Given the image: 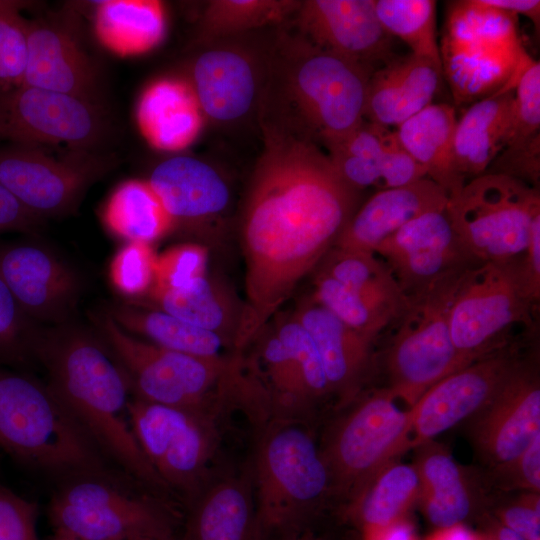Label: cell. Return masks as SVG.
Returning <instances> with one entry per match:
<instances>
[{
  "label": "cell",
  "mask_w": 540,
  "mask_h": 540,
  "mask_svg": "<svg viewBox=\"0 0 540 540\" xmlns=\"http://www.w3.org/2000/svg\"><path fill=\"white\" fill-rule=\"evenodd\" d=\"M466 271L408 295L396 319L399 326L387 355L388 389L409 408L434 384L467 365L454 347L449 322Z\"/></svg>",
  "instance_id": "ba28073f"
},
{
  "label": "cell",
  "mask_w": 540,
  "mask_h": 540,
  "mask_svg": "<svg viewBox=\"0 0 540 540\" xmlns=\"http://www.w3.org/2000/svg\"><path fill=\"white\" fill-rule=\"evenodd\" d=\"M295 13L299 33L322 49L374 70L396 57L374 0H305Z\"/></svg>",
  "instance_id": "44dd1931"
},
{
  "label": "cell",
  "mask_w": 540,
  "mask_h": 540,
  "mask_svg": "<svg viewBox=\"0 0 540 540\" xmlns=\"http://www.w3.org/2000/svg\"><path fill=\"white\" fill-rule=\"evenodd\" d=\"M374 69L310 42L300 33L274 40L261 115L263 122L324 146L356 129L365 119L368 82Z\"/></svg>",
  "instance_id": "3957f363"
},
{
  "label": "cell",
  "mask_w": 540,
  "mask_h": 540,
  "mask_svg": "<svg viewBox=\"0 0 540 540\" xmlns=\"http://www.w3.org/2000/svg\"><path fill=\"white\" fill-rule=\"evenodd\" d=\"M486 534L493 540H524L521 535L499 521L492 524Z\"/></svg>",
  "instance_id": "680465c9"
},
{
  "label": "cell",
  "mask_w": 540,
  "mask_h": 540,
  "mask_svg": "<svg viewBox=\"0 0 540 540\" xmlns=\"http://www.w3.org/2000/svg\"><path fill=\"white\" fill-rule=\"evenodd\" d=\"M514 88H505L474 102L457 119L453 156L457 172L465 179L484 174L507 146L512 129Z\"/></svg>",
  "instance_id": "f1b7e54d"
},
{
  "label": "cell",
  "mask_w": 540,
  "mask_h": 540,
  "mask_svg": "<svg viewBox=\"0 0 540 540\" xmlns=\"http://www.w3.org/2000/svg\"><path fill=\"white\" fill-rule=\"evenodd\" d=\"M485 173L509 176L539 188L540 134L507 145L493 160Z\"/></svg>",
  "instance_id": "c3c4849f"
},
{
  "label": "cell",
  "mask_w": 540,
  "mask_h": 540,
  "mask_svg": "<svg viewBox=\"0 0 540 540\" xmlns=\"http://www.w3.org/2000/svg\"><path fill=\"white\" fill-rule=\"evenodd\" d=\"M311 298L357 332L375 339L404 306L354 291L317 272Z\"/></svg>",
  "instance_id": "f35d334b"
},
{
  "label": "cell",
  "mask_w": 540,
  "mask_h": 540,
  "mask_svg": "<svg viewBox=\"0 0 540 540\" xmlns=\"http://www.w3.org/2000/svg\"><path fill=\"white\" fill-rule=\"evenodd\" d=\"M97 324L135 398L219 416L231 407L243 409L235 353L205 358L166 349L128 333L108 314Z\"/></svg>",
  "instance_id": "277c9868"
},
{
  "label": "cell",
  "mask_w": 540,
  "mask_h": 540,
  "mask_svg": "<svg viewBox=\"0 0 540 540\" xmlns=\"http://www.w3.org/2000/svg\"><path fill=\"white\" fill-rule=\"evenodd\" d=\"M439 48L443 76L457 104L514 88L530 58L520 37L480 22L447 26Z\"/></svg>",
  "instance_id": "2e32d148"
},
{
  "label": "cell",
  "mask_w": 540,
  "mask_h": 540,
  "mask_svg": "<svg viewBox=\"0 0 540 540\" xmlns=\"http://www.w3.org/2000/svg\"><path fill=\"white\" fill-rule=\"evenodd\" d=\"M40 144L0 148V183L44 220L73 212L90 185L116 161L96 150Z\"/></svg>",
  "instance_id": "4fadbf2b"
},
{
  "label": "cell",
  "mask_w": 540,
  "mask_h": 540,
  "mask_svg": "<svg viewBox=\"0 0 540 540\" xmlns=\"http://www.w3.org/2000/svg\"><path fill=\"white\" fill-rule=\"evenodd\" d=\"M518 268L527 295L535 304H538L540 300V213L532 221L528 245L518 258Z\"/></svg>",
  "instance_id": "816d5d0a"
},
{
  "label": "cell",
  "mask_w": 540,
  "mask_h": 540,
  "mask_svg": "<svg viewBox=\"0 0 540 540\" xmlns=\"http://www.w3.org/2000/svg\"><path fill=\"white\" fill-rule=\"evenodd\" d=\"M442 65L409 53L394 57L370 76L364 119L398 127L432 104L441 86Z\"/></svg>",
  "instance_id": "4316f807"
},
{
  "label": "cell",
  "mask_w": 540,
  "mask_h": 540,
  "mask_svg": "<svg viewBox=\"0 0 540 540\" xmlns=\"http://www.w3.org/2000/svg\"><path fill=\"white\" fill-rule=\"evenodd\" d=\"M364 540H418L413 525L401 519L390 525L364 530Z\"/></svg>",
  "instance_id": "9f6ffc18"
},
{
  "label": "cell",
  "mask_w": 540,
  "mask_h": 540,
  "mask_svg": "<svg viewBox=\"0 0 540 540\" xmlns=\"http://www.w3.org/2000/svg\"><path fill=\"white\" fill-rule=\"evenodd\" d=\"M383 29L402 40L417 56L441 64L436 34V1L374 0Z\"/></svg>",
  "instance_id": "60d3db41"
},
{
  "label": "cell",
  "mask_w": 540,
  "mask_h": 540,
  "mask_svg": "<svg viewBox=\"0 0 540 540\" xmlns=\"http://www.w3.org/2000/svg\"><path fill=\"white\" fill-rule=\"evenodd\" d=\"M157 255L150 244L128 242L110 265V279L123 295L136 300L145 297L155 281Z\"/></svg>",
  "instance_id": "ee69618b"
},
{
  "label": "cell",
  "mask_w": 540,
  "mask_h": 540,
  "mask_svg": "<svg viewBox=\"0 0 540 540\" xmlns=\"http://www.w3.org/2000/svg\"><path fill=\"white\" fill-rule=\"evenodd\" d=\"M300 1L293 0H212L198 24V45L229 36L249 33L277 24L295 13Z\"/></svg>",
  "instance_id": "74e56055"
},
{
  "label": "cell",
  "mask_w": 540,
  "mask_h": 540,
  "mask_svg": "<svg viewBox=\"0 0 540 540\" xmlns=\"http://www.w3.org/2000/svg\"><path fill=\"white\" fill-rule=\"evenodd\" d=\"M113 472L67 477L52 498L56 535L78 540H181L166 499L131 490Z\"/></svg>",
  "instance_id": "52a82bcc"
},
{
  "label": "cell",
  "mask_w": 540,
  "mask_h": 540,
  "mask_svg": "<svg viewBox=\"0 0 540 540\" xmlns=\"http://www.w3.org/2000/svg\"><path fill=\"white\" fill-rule=\"evenodd\" d=\"M37 506L0 484V540H38Z\"/></svg>",
  "instance_id": "681fc988"
},
{
  "label": "cell",
  "mask_w": 540,
  "mask_h": 540,
  "mask_svg": "<svg viewBox=\"0 0 540 540\" xmlns=\"http://www.w3.org/2000/svg\"><path fill=\"white\" fill-rule=\"evenodd\" d=\"M389 389L356 401L328 431L320 446L332 493L348 503L385 465L410 446L412 412Z\"/></svg>",
  "instance_id": "30bf717a"
},
{
  "label": "cell",
  "mask_w": 540,
  "mask_h": 540,
  "mask_svg": "<svg viewBox=\"0 0 540 540\" xmlns=\"http://www.w3.org/2000/svg\"><path fill=\"white\" fill-rule=\"evenodd\" d=\"M31 354L45 368L49 389L108 461L155 495H173L133 433L130 382L108 347L84 330L61 324L38 329Z\"/></svg>",
  "instance_id": "7a4b0ae2"
},
{
  "label": "cell",
  "mask_w": 540,
  "mask_h": 540,
  "mask_svg": "<svg viewBox=\"0 0 540 540\" xmlns=\"http://www.w3.org/2000/svg\"><path fill=\"white\" fill-rule=\"evenodd\" d=\"M476 540H493V539L489 535L484 533V534H476Z\"/></svg>",
  "instance_id": "94428289"
},
{
  "label": "cell",
  "mask_w": 540,
  "mask_h": 540,
  "mask_svg": "<svg viewBox=\"0 0 540 540\" xmlns=\"http://www.w3.org/2000/svg\"><path fill=\"white\" fill-rule=\"evenodd\" d=\"M42 223L41 218L27 210L0 183V233L8 231L32 233L36 232Z\"/></svg>",
  "instance_id": "f5cc1de1"
},
{
  "label": "cell",
  "mask_w": 540,
  "mask_h": 540,
  "mask_svg": "<svg viewBox=\"0 0 540 540\" xmlns=\"http://www.w3.org/2000/svg\"><path fill=\"white\" fill-rule=\"evenodd\" d=\"M420 479L422 507L427 520L438 530L463 524L473 510L464 475L451 455L431 450L415 465Z\"/></svg>",
  "instance_id": "d590c367"
},
{
  "label": "cell",
  "mask_w": 540,
  "mask_h": 540,
  "mask_svg": "<svg viewBox=\"0 0 540 540\" xmlns=\"http://www.w3.org/2000/svg\"><path fill=\"white\" fill-rule=\"evenodd\" d=\"M271 321L295 359L305 395L313 407L318 400L331 394L315 343L293 314H276Z\"/></svg>",
  "instance_id": "b9f144b4"
},
{
  "label": "cell",
  "mask_w": 540,
  "mask_h": 540,
  "mask_svg": "<svg viewBox=\"0 0 540 540\" xmlns=\"http://www.w3.org/2000/svg\"><path fill=\"white\" fill-rule=\"evenodd\" d=\"M53 540H78V539L65 537V536H60V535H55V538Z\"/></svg>",
  "instance_id": "6125c7cd"
},
{
  "label": "cell",
  "mask_w": 540,
  "mask_h": 540,
  "mask_svg": "<svg viewBox=\"0 0 540 540\" xmlns=\"http://www.w3.org/2000/svg\"><path fill=\"white\" fill-rule=\"evenodd\" d=\"M250 468L264 540L301 532L332 493L320 446L300 419L263 424Z\"/></svg>",
  "instance_id": "5b68a950"
},
{
  "label": "cell",
  "mask_w": 540,
  "mask_h": 540,
  "mask_svg": "<svg viewBox=\"0 0 540 540\" xmlns=\"http://www.w3.org/2000/svg\"><path fill=\"white\" fill-rule=\"evenodd\" d=\"M456 110L445 103L430 104L396 128L402 148L442 187L448 197L466 183L457 172L453 156Z\"/></svg>",
  "instance_id": "4dcf8cb0"
},
{
  "label": "cell",
  "mask_w": 540,
  "mask_h": 540,
  "mask_svg": "<svg viewBox=\"0 0 540 540\" xmlns=\"http://www.w3.org/2000/svg\"><path fill=\"white\" fill-rule=\"evenodd\" d=\"M512 470L509 474L518 486L533 493L540 490V434L537 435L525 450L512 462L500 467Z\"/></svg>",
  "instance_id": "db71d44e"
},
{
  "label": "cell",
  "mask_w": 540,
  "mask_h": 540,
  "mask_svg": "<svg viewBox=\"0 0 540 540\" xmlns=\"http://www.w3.org/2000/svg\"><path fill=\"white\" fill-rule=\"evenodd\" d=\"M498 516L499 522L517 532L524 540H540L539 493L505 506Z\"/></svg>",
  "instance_id": "f907efd6"
},
{
  "label": "cell",
  "mask_w": 540,
  "mask_h": 540,
  "mask_svg": "<svg viewBox=\"0 0 540 540\" xmlns=\"http://www.w3.org/2000/svg\"><path fill=\"white\" fill-rule=\"evenodd\" d=\"M292 314L315 343L330 393L341 403L350 402L368 369L374 339L350 328L311 297L301 300Z\"/></svg>",
  "instance_id": "83f0119b"
},
{
  "label": "cell",
  "mask_w": 540,
  "mask_h": 540,
  "mask_svg": "<svg viewBox=\"0 0 540 540\" xmlns=\"http://www.w3.org/2000/svg\"><path fill=\"white\" fill-rule=\"evenodd\" d=\"M474 442L497 467L516 459L540 434V382L522 362L508 377L473 424Z\"/></svg>",
  "instance_id": "7402d4cb"
},
{
  "label": "cell",
  "mask_w": 540,
  "mask_h": 540,
  "mask_svg": "<svg viewBox=\"0 0 540 540\" xmlns=\"http://www.w3.org/2000/svg\"><path fill=\"white\" fill-rule=\"evenodd\" d=\"M24 85L100 104L99 74L83 44L79 13L64 9L27 19Z\"/></svg>",
  "instance_id": "ac0fdd59"
},
{
  "label": "cell",
  "mask_w": 540,
  "mask_h": 540,
  "mask_svg": "<svg viewBox=\"0 0 540 540\" xmlns=\"http://www.w3.org/2000/svg\"><path fill=\"white\" fill-rule=\"evenodd\" d=\"M429 540H476V534L472 533L463 524L451 528L438 530L437 534Z\"/></svg>",
  "instance_id": "6f0895ef"
},
{
  "label": "cell",
  "mask_w": 540,
  "mask_h": 540,
  "mask_svg": "<svg viewBox=\"0 0 540 540\" xmlns=\"http://www.w3.org/2000/svg\"><path fill=\"white\" fill-rule=\"evenodd\" d=\"M275 540H319L308 535L303 534V532L293 533L287 536L277 538Z\"/></svg>",
  "instance_id": "91938a15"
},
{
  "label": "cell",
  "mask_w": 540,
  "mask_h": 540,
  "mask_svg": "<svg viewBox=\"0 0 540 540\" xmlns=\"http://www.w3.org/2000/svg\"><path fill=\"white\" fill-rule=\"evenodd\" d=\"M521 361L507 345L449 374L410 407V446L425 444L476 415L495 396Z\"/></svg>",
  "instance_id": "d6986e66"
},
{
  "label": "cell",
  "mask_w": 540,
  "mask_h": 540,
  "mask_svg": "<svg viewBox=\"0 0 540 540\" xmlns=\"http://www.w3.org/2000/svg\"><path fill=\"white\" fill-rule=\"evenodd\" d=\"M22 3L0 1V92L23 83L27 62V19Z\"/></svg>",
  "instance_id": "7bdbcfd3"
},
{
  "label": "cell",
  "mask_w": 540,
  "mask_h": 540,
  "mask_svg": "<svg viewBox=\"0 0 540 540\" xmlns=\"http://www.w3.org/2000/svg\"><path fill=\"white\" fill-rule=\"evenodd\" d=\"M249 33L200 44L191 61L187 83L214 124L234 126L261 113L274 41L254 42Z\"/></svg>",
  "instance_id": "5bb4252c"
},
{
  "label": "cell",
  "mask_w": 540,
  "mask_h": 540,
  "mask_svg": "<svg viewBox=\"0 0 540 540\" xmlns=\"http://www.w3.org/2000/svg\"><path fill=\"white\" fill-rule=\"evenodd\" d=\"M0 446L27 465L66 477L111 471L107 458L47 385L2 369Z\"/></svg>",
  "instance_id": "8992f818"
},
{
  "label": "cell",
  "mask_w": 540,
  "mask_h": 540,
  "mask_svg": "<svg viewBox=\"0 0 540 540\" xmlns=\"http://www.w3.org/2000/svg\"><path fill=\"white\" fill-rule=\"evenodd\" d=\"M540 134V63L531 57L519 73L514 87L512 129L507 145Z\"/></svg>",
  "instance_id": "f6af8a7d"
},
{
  "label": "cell",
  "mask_w": 540,
  "mask_h": 540,
  "mask_svg": "<svg viewBox=\"0 0 540 540\" xmlns=\"http://www.w3.org/2000/svg\"><path fill=\"white\" fill-rule=\"evenodd\" d=\"M536 305L524 288L518 258L481 263L466 271L449 319L454 347L464 363L507 346L512 327H531Z\"/></svg>",
  "instance_id": "7c38bea8"
},
{
  "label": "cell",
  "mask_w": 540,
  "mask_h": 540,
  "mask_svg": "<svg viewBox=\"0 0 540 540\" xmlns=\"http://www.w3.org/2000/svg\"><path fill=\"white\" fill-rule=\"evenodd\" d=\"M107 314L128 333L166 349L205 358L228 357L227 351L234 353L219 335L160 309L129 302L112 306Z\"/></svg>",
  "instance_id": "d6a6232c"
},
{
  "label": "cell",
  "mask_w": 540,
  "mask_h": 540,
  "mask_svg": "<svg viewBox=\"0 0 540 540\" xmlns=\"http://www.w3.org/2000/svg\"><path fill=\"white\" fill-rule=\"evenodd\" d=\"M146 301L133 303L165 311L222 337L235 353L242 303L230 290L206 273L184 288L150 292Z\"/></svg>",
  "instance_id": "1f68e13d"
},
{
  "label": "cell",
  "mask_w": 540,
  "mask_h": 540,
  "mask_svg": "<svg viewBox=\"0 0 540 540\" xmlns=\"http://www.w3.org/2000/svg\"><path fill=\"white\" fill-rule=\"evenodd\" d=\"M319 272L363 294L404 306L407 296L387 264L375 253L332 248L320 262Z\"/></svg>",
  "instance_id": "ab89813d"
},
{
  "label": "cell",
  "mask_w": 540,
  "mask_h": 540,
  "mask_svg": "<svg viewBox=\"0 0 540 540\" xmlns=\"http://www.w3.org/2000/svg\"><path fill=\"white\" fill-rule=\"evenodd\" d=\"M128 412L144 455L171 493L188 503L212 477L221 416L135 397Z\"/></svg>",
  "instance_id": "8fae6325"
},
{
  "label": "cell",
  "mask_w": 540,
  "mask_h": 540,
  "mask_svg": "<svg viewBox=\"0 0 540 540\" xmlns=\"http://www.w3.org/2000/svg\"><path fill=\"white\" fill-rule=\"evenodd\" d=\"M137 121L151 145L176 151L195 140L203 115L187 81L167 78L152 83L142 93Z\"/></svg>",
  "instance_id": "f546056e"
},
{
  "label": "cell",
  "mask_w": 540,
  "mask_h": 540,
  "mask_svg": "<svg viewBox=\"0 0 540 540\" xmlns=\"http://www.w3.org/2000/svg\"><path fill=\"white\" fill-rule=\"evenodd\" d=\"M374 253L387 264L406 296L481 264L462 244L446 208L412 219Z\"/></svg>",
  "instance_id": "e0dca14e"
},
{
  "label": "cell",
  "mask_w": 540,
  "mask_h": 540,
  "mask_svg": "<svg viewBox=\"0 0 540 540\" xmlns=\"http://www.w3.org/2000/svg\"><path fill=\"white\" fill-rule=\"evenodd\" d=\"M36 331L0 277V360L23 362L31 357Z\"/></svg>",
  "instance_id": "7dc6e473"
},
{
  "label": "cell",
  "mask_w": 540,
  "mask_h": 540,
  "mask_svg": "<svg viewBox=\"0 0 540 540\" xmlns=\"http://www.w3.org/2000/svg\"><path fill=\"white\" fill-rule=\"evenodd\" d=\"M187 506L181 540H264L250 469L212 476Z\"/></svg>",
  "instance_id": "d4e9b609"
},
{
  "label": "cell",
  "mask_w": 540,
  "mask_h": 540,
  "mask_svg": "<svg viewBox=\"0 0 540 540\" xmlns=\"http://www.w3.org/2000/svg\"><path fill=\"white\" fill-rule=\"evenodd\" d=\"M264 149L250 179L241 222L245 300L235 340L250 343L317 268L357 210L316 143L262 126Z\"/></svg>",
  "instance_id": "6da1fadb"
},
{
  "label": "cell",
  "mask_w": 540,
  "mask_h": 540,
  "mask_svg": "<svg viewBox=\"0 0 540 540\" xmlns=\"http://www.w3.org/2000/svg\"><path fill=\"white\" fill-rule=\"evenodd\" d=\"M447 192L428 177L377 191L351 216L334 248L374 253L379 244L412 219L446 208Z\"/></svg>",
  "instance_id": "484cf974"
},
{
  "label": "cell",
  "mask_w": 540,
  "mask_h": 540,
  "mask_svg": "<svg viewBox=\"0 0 540 540\" xmlns=\"http://www.w3.org/2000/svg\"><path fill=\"white\" fill-rule=\"evenodd\" d=\"M207 258L206 247L198 243L168 249L157 256L155 281L149 293L186 287L206 273Z\"/></svg>",
  "instance_id": "bcb514c9"
},
{
  "label": "cell",
  "mask_w": 540,
  "mask_h": 540,
  "mask_svg": "<svg viewBox=\"0 0 540 540\" xmlns=\"http://www.w3.org/2000/svg\"><path fill=\"white\" fill-rule=\"evenodd\" d=\"M101 105L21 84L0 92V140L95 150L107 134Z\"/></svg>",
  "instance_id": "9a60e30c"
},
{
  "label": "cell",
  "mask_w": 540,
  "mask_h": 540,
  "mask_svg": "<svg viewBox=\"0 0 540 540\" xmlns=\"http://www.w3.org/2000/svg\"><path fill=\"white\" fill-rule=\"evenodd\" d=\"M94 30L99 41L122 55L146 52L164 36V9L158 1L95 2Z\"/></svg>",
  "instance_id": "836d02e7"
},
{
  "label": "cell",
  "mask_w": 540,
  "mask_h": 540,
  "mask_svg": "<svg viewBox=\"0 0 540 540\" xmlns=\"http://www.w3.org/2000/svg\"><path fill=\"white\" fill-rule=\"evenodd\" d=\"M325 147L338 175L359 192L367 187L396 188L427 177L402 148L394 130L367 120Z\"/></svg>",
  "instance_id": "603a6c76"
},
{
  "label": "cell",
  "mask_w": 540,
  "mask_h": 540,
  "mask_svg": "<svg viewBox=\"0 0 540 540\" xmlns=\"http://www.w3.org/2000/svg\"><path fill=\"white\" fill-rule=\"evenodd\" d=\"M482 4L508 12L515 16L523 15L529 18L539 29L540 1L539 0H480Z\"/></svg>",
  "instance_id": "11a10c76"
},
{
  "label": "cell",
  "mask_w": 540,
  "mask_h": 540,
  "mask_svg": "<svg viewBox=\"0 0 540 540\" xmlns=\"http://www.w3.org/2000/svg\"><path fill=\"white\" fill-rule=\"evenodd\" d=\"M103 220L114 235L128 242L151 244L173 229V221L160 199L144 180L121 183L111 194Z\"/></svg>",
  "instance_id": "8d00e7d4"
},
{
  "label": "cell",
  "mask_w": 540,
  "mask_h": 540,
  "mask_svg": "<svg viewBox=\"0 0 540 540\" xmlns=\"http://www.w3.org/2000/svg\"><path fill=\"white\" fill-rule=\"evenodd\" d=\"M452 226L479 263H502L525 251L540 213L539 188L515 178L484 173L467 180L446 206Z\"/></svg>",
  "instance_id": "9c48e42d"
},
{
  "label": "cell",
  "mask_w": 540,
  "mask_h": 540,
  "mask_svg": "<svg viewBox=\"0 0 540 540\" xmlns=\"http://www.w3.org/2000/svg\"><path fill=\"white\" fill-rule=\"evenodd\" d=\"M0 277L31 321L65 324L76 305L80 289L78 277L43 246L1 245Z\"/></svg>",
  "instance_id": "ffe728a7"
},
{
  "label": "cell",
  "mask_w": 540,
  "mask_h": 540,
  "mask_svg": "<svg viewBox=\"0 0 540 540\" xmlns=\"http://www.w3.org/2000/svg\"><path fill=\"white\" fill-rule=\"evenodd\" d=\"M419 495L416 467L391 462L349 502L348 513L363 531L381 528L404 519Z\"/></svg>",
  "instance_id": "e575fe53"
},
{
  "label": "cell",
  "mask_w": 540,
  "mask_h": 540,
  "mask_svg": "<svg viewBox=\"0 0 540 540\" xmlns=\"http://www.w3.org/2000/svg\"><path fill=\"white\" fill-rule=\"evenodd\" d=\"M173 221V228H199L227 210L231 190L209 163L188 155L159 162L147 180Z\"/></svg>",
  "instance_id": "cb8c5ba5"
}]
</instances>
